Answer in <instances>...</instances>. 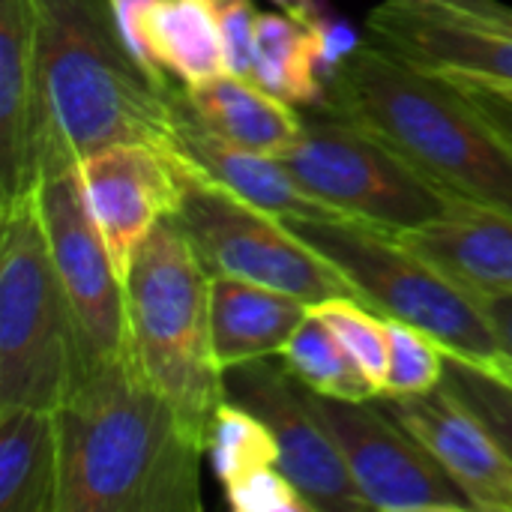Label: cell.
<instances>
[{
    "label": "cell",
    "mask_w": 512,
    "mask_h": 512,
    "mask_svg": "<svg viewBox=\"0 0 512 512\" xmlns=\"http://www.w3.org/2000/svg\"><path fill=\"white\" fill-rule=\"evenodd\" d=\"M111 3V15H114V24H117V33L126 45V51L132 54V60L150 75V81L162 90H168V72L153 60L150 48H147V39H144V15L147 9L156 3V0H108Z\"/></svg>",
    "instance_id": "f546056e"
},
{
    "label": "cell",
    "mask_w": 512,
    "mask_h": 512,
    "mask_svg": "<svg viewBox=\"0 0 512 512\" xmlns=\"http://www.w3.org/2000/svg\"><path fill=\"white\" fill-rule=\"evenodd\" d=\"M282 222L330 261L354 285L357 297L384 318L414 324L444 348L474 360L504 357L477 297L429 267L396 234L333 210L285 216Z\"/></svg>",
    "instance_id": "8992f818"
},
{
    "label": "cell",
    "mask_w": 512,
    "mask_h": 512,
    "mask_svg": "<svg viewBox=\"0 0 512 512\" xmlns=\"http://www.w3.org/2000/svg\"><path fill=\"white\" fill-rule=\"evenodd\" d=\"M36 0H0V204L33 189Z\"/></svg>",
    "instance_id": "e0dca14e"
},
{
    "label": "cell",
    "mask_w": 512,
    "mask_h": 512,
    "mask_svg": "<svg viewBox=\"0 0 512 512\" xmlns=\"http://www.w3.org/2000/svg\"><path fill=\"white\" fill-rule=\"evenodd\" d=\"M366 33L405 63L447 75L512 87V27L453 9L384 0L366 18Z\"/></svg>",
    "instance_id": "4fadbf2b"
},
{
    "label": "cell",
    "mask_w": 512,
    "mask_h": 512,
    "mask_svg": "<svg viewBox=\"0 0 512 512\" xmlns=\"http://www.w3.org/2000/svg\"><path fill=\"white\" fill-rule=\"evenodd\" d=\"M456 84L471 99V105L489 120V126L512 147V96L492 84H477V81H456Z\"/></svg>",
    "instance_id": "4dcf8cb0"
},
{
    "label": "cell",
    "mask_w": 512,
    "mask_h": 512,
    "mask_svg": "<svg viewBox=\"0 0 512 512\" xmlns=\"http://www.w3.org/2000/svg\"><path fill=\"white\" fill-rule=\"evenodd\" d=\"M279 159L318 204L387 234L426 225L459 204L378 138L327 108L303 117L300 141Z\"/></svg>",
    "instance_id": "52a82bcc"
},
{
    "label": "cell",
    "mask_w": 512,
    "mask_h": 512,
    "mask_svg": "<svg viewBox=\"0 0 512 512\" xmlns=\"http://www.w3.org/2000/svg\"><path fill=\"white\" fill-rule=\"evenodd\" d=\"M324 108L357 123L447 195L512 216V147L453 78L423 72L366 39L327 84Z\"/></svg>",
    "instance_id": "3957f363"
},
{
    "label": "cell",
    "mask_w": 512,
    "mask_h": 512,
    "mask_svg": "<svg viewBox=\"0 0 512 512\" xmlns=\"http://www.w3.org/2000/svg\"><path fill=\"white\" fill-rule=\"evenodd\" d=\"M207 453L222 489L255 468L279 465V444L270 426L258 414L225 396L216 405L207 429Z\"/></svg>",
    "instance_id": "cb8c5ba5"
},
{
    "label": "cell",
    "mask_w": 512,
    "mask_h": 512,
    "mask_svg": "<svg viewBox=\"0 0 512 512\" xmlns=\"http://www.w3.org/2000/svg\"><path fill=\"white\" fill-rule=\"evenodd\" d=\"M492 87H495V84H492ZM501 90H504L507 96H512V87H501Z\"/></svg>",
    "instance_id": "d590c367"
},
{
    "label": "cell",
    "mask_w": 512,
    "mask_h": 512,
    "mask_svg": "<svg viewBox=\"0 0 512 512\" xmlns=\"http://www.w3.org/2000/svg\"><path fill=\"white\" fill-rule=\"evenodd\" d=\"M36 198L51 258L69 300L81 378L132 351L126 282L117 276L105 240L84 204L75 165L36 180Z\"/></svg>",
    "instance_id": "9c48e42d"
},
{
    "label": "cell",
    "mask_w": 512,
    "mask_h": 512,
    "mask_svg": "<svg viewBox=\"0 0 512 512\" xmlns=\"http://www.w3.org/2000/svg\"><path fill=\"white\" fill-rule=\"evenodd\" d=\"M222 396L249 408L270 426L279 444V468L312 510H369L339 447L312 414L309 390L288 372L279 354L222 369Z\"/></svg>",
    "instance_id": "8fae6325"
},
{
    "label": "cell",
    "mask_w": 512,
    "mask_h": 512,
    "mask_svg": "<svg viewBox=\"0 0 512 512\" xmlns=\"http://www.w3.org/2000/svg\"><path fill=\"white\" fill-rule=\"evenodd\" d=\"M309 405L339 447L348 474L369 510L465 512L474 510L438 459L396 423L378 399L348 402L309 390Z\"/></svg>",
    "instance_id": "30bf717a"
},
{
    "label": "cell",
    "mask_w": 512,
    "mask_h": 512,
    "mask_svg": "<svg viewBox=\"0 0 512 512\" xmlns=\"http://www.w3.org/2000/svg\"><path fill=\"white\" fill-rule=\"evenodd\" d=\"M414 255L474 297L512 294V216L459 201L444 216L396 234Z\"/></svg>",
    "instance_id": "2e32d148"
},
{
    "label": "cell",
    "mask_w": 512,
    "mask_h": 512,
    "mask_svg": "<svg viewBox=\"0 0 512 512\" xmlns=\"http://www.w3.org/2000/svg\"><path fill=\"white\" fill-rule=\"evenodd\" d=\"M390 330V375L384 396H423L444 384L447 351L444 345L399 318H387Z\"/></svg>",
    "instance_id": "4316f807"
},
{
    "label": "cell",
    "mask_w": 512,
    "mask_h": 512,
    "mask_svg": "<svg viewBox=\"0 0 512 512\" xmlns=\"http://www.w3.org/2000/svg\"><path fill=\"white\" fill-rule=\"evenodd\" d=\"M168 102L174 120V144L204 177L279 219L327 210L297 186V180L279 156L258 153L210 129L195 114L183 87H171Z\"/></svg>",
    "instance_id": "9a60e30c"
},
{
    "label": "cell",
    "mask_w": 512,
    "mask_h": 512,
    "mask_svg": "<svg viewBox=\"0 0 512 512\" xmlns=\"http://www.w3.org/2000/svg\"><path fill=\"white\" fill-rule=\"evenodd\" d=\"M57 417V512H201L207 450L135 354L84 372Z\"/></svg>",
    "instance_id": "6da1fadb"
},
{
    "label": "cell",
    "mask_w": 512,
    "mask_h": 512,
    "mask_svg": "<svg viewBox=\"0 0 512 512\" xmlns=\"http://www.w3.org/2000/svg\"><path fill=\"white\" fill-rule=\"evenodd\" d=\"M132 354L153 387L204 441L222 402L210 336V273L174 216L156 222L126 276Z\"/></svg>",
    "instance_id": "277c9868"
},
{
    "label": "cell",
    "mask_w": 512,
    "mask_h": 512,
    "mask_svg": "<svg viewBox=\"0 0 512 512\" xmlns=\"http://www.w3.org/2000/svg\"><path fill=\"white\" fill-rule=\"evenodd\" d=\"M75 381V324L33 186L0 204V408L57 411Z\"/></svg>",
    "instance_id": "5b68a950"
},
{
    "label": "cell",
    "mask_w": 512,
    "mask_h": 512,
    "mask_svg": "<svg viewBox=\"0 0 512 512\" xmlns=\"http://www.w3.org/2000/svg\"><path fill=\"white\" fill-rule=\"evenodd\" d=\"M378 402L438 459L474 510L512 512L510 453L447 384L423 396H381Z\"/></svg>",
    "instance_id": "5bb4252c"
},
{
    "label": "cell",
    "mask_w": 512,
    "mask_h": 512,
    "mask_svg": "<svg viewBox=\"0 0 512 512\" xmlns=\"http://www.w3.org/2000/svg\"><path fill=\"white\" fill-rule=\"evenodd\" d=\"M279 357L288 366V372L312 393H321L330 399H348V402L375 399L372 387L366 384L351 354L330 333V327L312 312L300 321V327L279 348Z\"/></svg>",
    "instance_id": "603a6c76"
},
{
    "label": "cell",
    "mask_w": 512,
    "mask_h": 512,
    "mask_svg": "<svg viewBox=\"0 0 512 512\" xmlns=\"http://www.w3.org/2000/svg\"><path fill=\"white\" fill-rule=\"evenodd\" d=\"M486 321L492 324L501 354L512 360V294H492V297H477Z\"/></svg>",
    "instance_id": "1f68e13d"
},
{
    "label": "cell",
    "mask_w": 512,
    "mask_h": 512,
    "mask_svg": "<svg viewBox=\"0 0 512 512\" xmlns=\"http://www.w3.org/2000/svg\"><path fill=\"white\" fill-rule=\"evenodd\" d=\"M225 501L234 512H309L312 504L282 474L279 465H264L225 486Z\"/></svg>",
    "instance_id": "83f0119b"
},
{
    "label": "cell",
    "mask_w": 512,
    "mask_h": 512,
    "mask_svg": "<svg viewBox=\"0 0 512 512\" xmlns=\"http://www.w3.org/2000/svg\"><path fill=\"white\" fill-rule=\"evenodd\" d=\"M252 81L297 108H324L327 84L315 66L309 27L285 12H258Z\"/></svg>",
    "instance_id": "7402d4cb"
},
{
    "label": "cell",
    "mask_w": 512,
    "mask_h": 512,
    "mask_svg": "<svg viewBox=\"0 0 512 512\" xmlns=\"http://www.w3.org/2000/svg\"><path fill=\"white\" fill-rule=\"evenodd\" d=\"M186 168L189 159L177 144L153 141L108 144L75 162L84 204L123 282L138 246L159 219L177 210Z\"/></svg>",
    "instance_id": "7c38bea8"
},
{
    "label": "cell",
    "mask_w": 512,
    "mask_h": 512,
    "mask_svg": "<svg viewBox=\"0 0 512 512\" xmlns=\"http://www.w3.org/2000/svg\"><path fill=\"white\" fill-rule=\"evenodd\" d=\"M57 417L0 408V512H57Z\"/></svg>",
    "instance_id": "ffe728a7"
},
{
    "label": "cell",
    "mask_w": 512,
    "mask_h": 512,
    "mask_svg": "<svg viewBox=\"0 0 512 512\" xmlns=\"http://www.w3.org/2000/svg\"><path fill=\"white\" fill-rule=\"evenodd\" d=\"M276 9H282L285 15L297 18L300 24H309L315 21L318 15L330 12V0H270Z\"/></svg>",
    "instance_id": "836d02e7"
},
{
    "label": "cell",
    "mask_w": 512,
    "mask_h": 512,
    "mask_svg": "<svg viewBox=\"0 0 512 512\" xmlns=\"http://www.w3.org/2000/svg\"><path fill=\"white\" fill-rule=\"evenodd\" d=\"M309 303L252 282L210 276V336L219 369L279 354Z\"/></svg>",
    "instance_id": "ac0fdd59"
},
{
    "label": "cell",
    "mask_w": 512,
    "mask_h": 512,
    "mask_svg": "<svg viewBox=\"0 0 512 512\" xmlns=\"http://www.w3.org/2000/svg\"><path fill=\"white\" fill-rule=\"evenodd\" d=\"M171 87L132 60L108 0H36L33 186L108 144H174Z\"/></svg>",
    "instance_id": "7a4b0ae2"
},
{
    "label": "cell",
    "mask_w": 512,
    "mask_h": 512,
    "mask_svg": "<svg viewBox=\"0 0 512 512\" xmlns=\"http://www.w3.org/2000/svg\"><path fill=\"white\" fill-rule=\"evenodd\" d=\"M498 363L504 366V372H507V375H512V360H510V357H498Z\"/></svg>",
    "instance_id": "e575fe53"
},
{
    "label": "cell",
    "mask_w": 512,
    "mask_h": 512,
    "mask_svg": "<svg viewBox=\"0 0 512 512\" xmlns=\"http://www.w3.org/2000/svg\"><path fill=\"white\" fill-rule=\"evenodd\" d=\"M195 114L219 135L267 156H285L303 135L297 105L264 90L252 78L219 75L201 87H183Z\"/></svg>",
    "instance_id": "d6986e66"
},
{
    "label": "cell",
    "mask_w": 512,
    "mask_h": 512,
    "mask_svg": "<svg viewBox=\"0 0 512 512\" xmlns=\"http://www.w3.org/2000/svg\"><path fill=\"white\" fill-rule=\"evenodd\" d=\"M405 3L453 9V12H465V15H474V18H489V21L510 24L512 27V6L501 3V0H405Z\"/></svg>",
    "instance_id": "d6a6232c"
},
{
    "label": "cell",
    "mask_w": 512,
    "mask_h": 512,
    "mask_svg": "<svg viewBox=\"0 0 512 512\" xmlns=\"http://www.w3.org/2000/svg\"><path fill=\"white\" fill-rule=\"evenodd\" d=\"M447 351L444 384L480 417V423L498 438L512 459V375L498 360H474L459 351Z\"/></svg>",
    "instance_id": "484cf974"
},
{
    "label": "cell",
    "mask_w": 512,
    "mask_h": 512,
    "mask_svg": "<svg viewBox=\"0 0 512 512\" xmlns=\"http://www.w3.org/2000/svg\"><path fill=\"white\" fill-rule=\"evenodd\" d=\"M312 33V51H315V66L324 84L336 78V72L366 45L369 36L360 33V27L339 12H324L315 21L306 24Z\"/></svg>",
    "instance_id": "f1b7e54d"
},
{
    "label": "cell",
    "mask_w": 512,
    "mask_h": 512,
    "mask_svg": "<svg viewBox=\"0 0 512 512\" xmlns=\"http://www.w3.org/2000/svg\"><path fill=\"white\" fill-rule=\"evenodd\" d=\"M144 39L153 60L180 87H201L228 75L213 0H156L144 15Z\"/></svg>",
    "instance_id": "44dd1931"
},
{
    "label": "cell",
    "mask_w": 512,
    "mask_h": 512,
    "mask_svg": "<svg viewBox=\"0 0 512 512\" xmlns=\"http://www.w3.org/2000/svg\"><path fill=\"white\" fill-rule=\"evenodd\" d=\"M171 216L186 231L210 276L276 288L309 306L327 297H357L354 285L294 237L279 216L213 183L192 162Z\"/></svg>",
    "instance_id": "ba28073f"
},
{
    "label": "cell",
    "mask_w": 512,
    "mask_h": 512,
    "mask_svg": "<svg viewBox=\"0 0 512 512\" xmlns=\"http://www.w3.org/2000/svg\"><path fill=\"white\" fill-rule=\"evenodd\" d=\"M309 312L330 327V333L342 342V348L351 354V360L363 372L375 399H381L387 390V375H390L387 318L375 312L372 306H366L360 297H327V300L312 303Z\"/></svg>",
    "instance_id": "d4e9b609"
}]
</instances>
